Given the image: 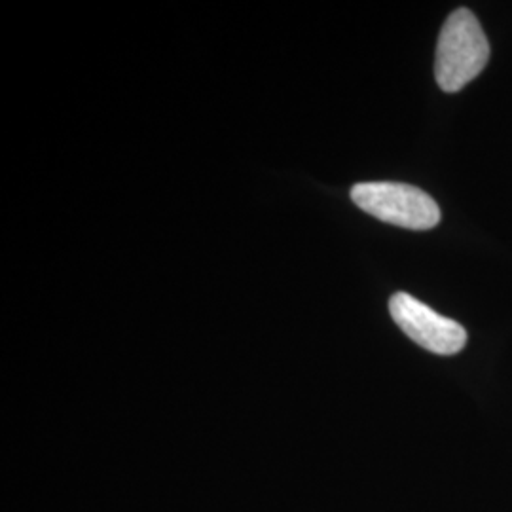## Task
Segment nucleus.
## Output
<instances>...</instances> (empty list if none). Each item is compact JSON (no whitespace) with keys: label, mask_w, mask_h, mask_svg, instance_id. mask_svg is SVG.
<instances>
[{"label":"nucleus","mask_w":512,"mask_h":512,"mask_svg":"<svg viewBox=\"0 0 512 512\" xmlns=\"http://www.w3.org/2000/svg\"><path fill=\"white\" fill-rule=\"evenodd\" d=\"M490 59V44L475 14L459 8L450 14L437 46L435 76L444 92H459L484 71Z\"/></svg>","instance_id":"obj_1"},{"label":"nucleus","mask_w":512,"mask_h":512,"mask_svg":"<svg viewBox=\"0 0 512 512\" xmlns=\"http://www.w3.org/2000/svg\"><path fill=\"white\" fill-rule=\"evenodd\" d=\"M351 200L374 219L408 230H431L440 222L437 202L410 184H355L351 188Z\"/></svg>","instance_id":"obj_2"},{"label":"nucleus","mask_w":512,"mask_h":512,"mask_svg":"<svg viewBox=\"0 0 512 512\" xmlns=\"http://www.w3.org/2000/svg\"><path fill=\"white\" fill-rule=\"evenodd\" d=\"M389 311L397 327L412 342L431 353L456 355L467 344V330L410 294H393L389 300Z\"/></svg>","instance_id":"obj_3"}]
</instances>
